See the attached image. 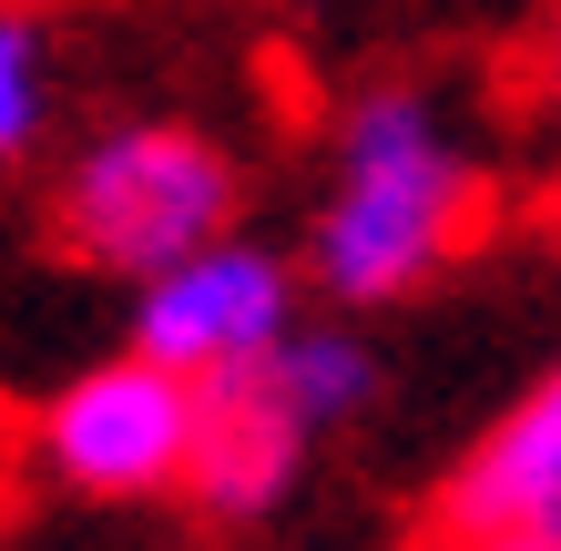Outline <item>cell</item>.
<instances>
[{
    "instance_id": "cell-2",
    "label": "cell",
    "mask_w": 561,
    "mask_h": 551,
    "mask_svg": "<svg viewBox=\"0 0 561 551\" xmlns=\"http://www.w3.org/2000/svg\"><path fill=\"white\" fill-rule=\"evenodd\" d=\"M236 215H245L236 153L215 134H194V123H163V113L82 134L72 164L51 174V245L82 276H123V286L215 245Z\"/></svg>"
},
{
    "instance_id": "cell-10",
    "label": "cell",
    "mask_w": 561,
    "mask_h": 551,
    "mask_svg": "<svg viewBox=\"0 0 561 551\" xmlns=\"http://www.w3.org/2000/svg\"><path fill=\"white\" fill-rule=\"evenodd\" d=\"M449 551H561V541H520V531H501V541H449Z\"/></svg>"
},
{
    "instance_id": "cell-11",
    "label": "cell",
    "mask_w": 561,
    "mask_h": 551,
    "mask_svg": "<svg viewBox=\"0 0 561 551\" xmlns=\"http://www.w3.org/2000/svg\"><path fill=\"white\" fill-rule=\"evenodd\" d=\"M419 551H449V541H439V531H428V541H419Z\"/></svg>"
},
{
    "instance_id": "cell-7",
    "label": "cell",
    "mask_w": 561,
    "mask_h": 551,
    "mask_svg": "<svg viewBox=\"0 0 561 551\" xmlns=\"http://www.w3.org/2000/svg\"><path fill=\"white\" fill-rule=\"evenodd\" d=\"M266 378H276V399L307 418V429H347V418H368V399H378V358H368V337H357L347 317H327V328L296 317L276 337Z\"/></svg>"
},
{
    "instance_id": "cell-4",
    "label": "cell",
    "mask_w": 561,
    "mask_h": 551,
    "mask_svg": "<svg viewBox=\"0 0 561 551\" xmlns=\"http://www.w3.org/2000/svg\"><path fill=\"white\" fill-rule=\"evenodd\" d=\"M296 317H307V266L225 225L215 245H194L134 286V337L123 347H144V358L184 368V378H215V368L276 358V337Z\"/></svg>"
},
{
    "instance_id": "cell-8",
    "label": "cell",
    "mask_w": 561,
    "mask_h": 551,
    "mask_svg": "<svg viewBox=\"0 0 561 551\" xmlns=\"http://www.w3.org/2000/svg\"><path fill=\"white\" fill-rule=\"evenodd\" d=\"M51 134V21L0 0V174H21Z\"/></svg>"
},
{
    "instance_id": "cell-5",
    "label": "cell",
    "mask_w": 561,
    "mask_h": 551,
    "mask_svg": "<svg viewBox=\"0 0 561 551\" xmlns=\"http://www.w3.org/2000/svg\"><path fill=\"white\" fill-rule=\"evenodd\" d=\"M307 418L276 399L266 358L255 368H215L205 409H194V449H184V501L205 521H276L296 470H307Z\"/></svg>"
},
{
    "instance_id": "cell-9",
    "label": "cell",
    "mask_w": 561,
    "mask_h": 551,
    "mask_svg": "<svg viewBox=\"0 0 561 551\" xmlns=\"http://www.w3.org/2000/svg\"><path fill=\"white\" fill-rule=\"evenodd\" d=\"M541 103L561 113V11H551V31H541Z\"/></svg>"
},
{
    "instance_id": "cell-1",
    "label": "cell",
    "mask_w": 561,
    "mask_h": 551,
    "mask_svg": "<svg viewBox=\"0 0 561 551\" xmlns=\"http://www.w3.org/2000/svg\"><path fill=\"white\" fill-rule=\"evenodd\" d=\"M480 236V164L428 82H368L337 113V184L307 225V286L337 317L399 307Z\"/></svg>"
},
{
    "instance_id": "cell-6",
    "label": "cell",
    "mask_w": 561,
    "mask_h": 551,
    "mask_svg": "<svg viewBox=\"0 0 561 551\" xmlns=\"http://www.w3.org/2000/svg\"><path fill=\"white\" fill-rule=\"evenodd\" d=\"M501 531L561 541V368L531 399L501 409V429H490L439 491V541H501Z\"/></svg>"
},
{
    "instance_id": "cell-3",
    "label": "cell",
    "mask_w": 561,
    "mask_h": 551,
    "mask_svg": "<svg viewBox=\"0 0 561 551\" xmlns=\"http://www.w3.org/2000/svg\"><path fill=\"white\" fill-rule=\"evenodd\" d=\"M194 409H205V378H184V368L144 358V347H123V358L82 368L42 409L31 460H42V480L72 491V501H163V491H184Z\"/></svg>"
}]
</instances>
